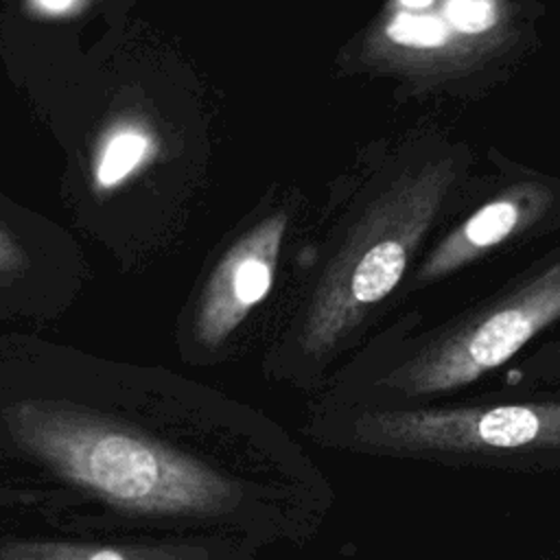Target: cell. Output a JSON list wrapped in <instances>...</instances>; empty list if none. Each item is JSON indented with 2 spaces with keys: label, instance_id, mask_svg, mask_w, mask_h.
<instances>
[{
  "label": "cell",
  "instance_id": "1",
  "mask_svg": "<svg viewBox=\"0 0 560 560\" xmlns=\"http://www.w3.org/2000/svg\"><path fill=\"white\" fill-rule=\"evenodd\" d=\"M0 488L35 521L103 534L311 542L335 505L322 466L265 411L195 383L70 368L0 370Z\"/></svg>",
  "mask_w": 560,
  "mask_h": 560
},
{
  "label": "cell",
  "instance_id": "2",
  "mask_svg": "<svg viewBox=\"0 0 560 560\" xmlns=\"http://www.w3.org/2000/svg\"><path fill=\"white\" fill-rule=\"evenodd\" d=\"M302 433L354 455L459 468L560 470V389L402 407H308Z\"/></svg>",
  "mask_w": 560,
  "mask_h": 560
},
{
  "label": "cell",
  "instance_id": "3",
  "mask_svg": "<svg viewBox=\"0 0 560 560\" xmlns=\"http://www.w3.org/2000/svg\"><path fill=\"white\" fill-rule=\"evenodd\" d=\"M457 177L453 158H435L398 175L363 212L319 280L280 374L298 387H317L330 359L394 293Z\"/></svg>",
  "mask_w": 560,
  "mask_h": 560
},
{
  "label": "cell",
  "instance_id": "4",
  "mask_svg": "<svg viewBox=\"0 0 560 560\" xmlns=\"http://www.w3.org/2000/svg\"><path fill=\"white\" fill-rule=\"evenodd\" d=\"M556 322H560V262L455 324L411 341L387 361L339 376L311 407H402L453 398L510 365Z\"/></svg>",
  "mask_w": 560,
  "mask_h": 560
},
{
  "label": "cell",
  "instance_id": "5",
  "mask_svg": "<svg viewBox=\"0 0 560 560\" xmlns=\"http://www.w3.org/2000/svg\"><path fill=\"white\" fill-rule=\"evenodd\" d=\"M258 551L221 536L103 534L0 516V560H256Z\"/></svg>",
  "mask_w": 560,
  "mask_h": 560
},
{
  "label": "cell",
  "instance_id": "6",
  "mask_svg": "<svg viewBox=\"0 0 560 560\" xmlns=\"http://www.w3.org/2000/svg\"><path fill=\"white\" fill-rule=\"evenodd\" d=\"M284 230V214L265 219L234 243L217 265L190 326V341L199 354H217L269 295Z\"/></svg>",
  "mask_w": 560,
  "mask_h": 560
},
{
  "label": "cell",
  "instance_id": "7",
  "mask_svg": "<svg viewBox=\"0 0 560 560\" xmlns=\"http://www.w3.org/2000/svg\"><path fill=\"white\" fill-rule=\"evenodd\" d=\"M551 206V192L542 184H516L477 208L455 225L427 256L418 282L442 280L479 260L501 243L529 230Z\"/></svg>",
  "mask_w": 560,
  "mask_h": 560
},
{
  "label": "cell",
  "instance_id": "8",
  "mask_svg": "<svg viewBox=\"0 0 560 560\" xmlns=\"http://www.w3.org/2000/svg\"><path fill=\"white\" fill-rule=\"evenodd\" d=\"M158 155V138L136 118L114 122L98 140L92 158V184L101 192L122 186Z\"/></svg>",
  "mask_w": 560,
  "mask_h": 560
},
{
  "label": "cell",
  "instance_id": "9",
  "mask_svg": "<svg viewBox=\"0 0 560 560\" xmlns=\"http://www.w3.org/2000/svg\"><path fill=\"white\" fill-rule=\"evenodd\" d=\"M44 510V499L33 492L0 488V516L15 514V516H37Z\"/></svg>",
  "mask_w": 560,
  "mask_h": 560
},
{
  "label": "cell",
  "instance_id": "10",
  "mask_svg": "<svg viewBox=\"0 0 560 560\" xmlns=\"http://www.w3.org/2000/svg\"><path fill=\"white\" fill-rule=\"evenodd\" d=\"M26 9L39 18H68L79 13L88 0H24Z\"/></svg>",
  "mask_w": 560,
  "mask_h": 560
},
{
  "label": "cell",
  "instance_id": "11",
  "mask_svg": "<svg viewBox=\"0 0 560 560\" xmlns=\"http://www.w3.org/2000/svg\"><path fill=\"white\" fill-rule=\"evenodd\" d=\"M24 265V256L22 249L18 247V243L13 241L11 234H7L0 228V271H9V269H18Z\"/></svg>",
  "mask_w": 560,
  "mask_h": 560
}]
</instances>
